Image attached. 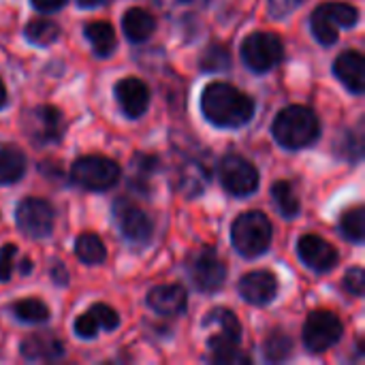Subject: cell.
I'll use <instances>...</instances> for the list:
<instances>
[{
	"mask_svg": "<svg viewBox=\"0 0 365 365\" xmlns=\"http://www.w3.org/2000/svg\"><path fill=\"white\" fill-rule=\"evenodd\" d=\"M201 109L212 124L222 128H237L252 120L255 101L231 83L214 81L201 94Z\"/></svg>",
	"mask_w": 365,
	"mask_h": 365,
	"instance_id": "6da1fadb",
	"label": "cell"
},
{
	"mask_svg": "<svg viewBox=\"0 0 365 365\" xmlns=\"http://www.w3.org/2000/svg\"><path fill=\"white\" fill-rule=\"evenodd\" d=\"M272 130L280 145L289 150H302L319 139L321 124L312 109L304 105H291L276 115Z\"/></svg>",
	"mask_w": 365,
	"mask_h": 365,
	"instance_id": "7a4b0ae2",
	"label": "cell"
},
{
	"mask_svg": "<svg viewBox=\"0 0 365 365\" xmlns=\"http://www.w3.org/2000/svg\"><path fill=\"white\" fill-rule=\"evenodd\" d=\"M231 240L240 255L248 259L261 257L272 244V222L263 212H246L235 218Z\"/></svg>",
	"mask_w": 365,
	"mask_h": 365,
	"instance_id": "3957f363",
	"label": "cell"
},
{
	"mask_svg": "<svg viewBox=\"0 0 365 365\" xmlns=\"http://www.w3.org/2000/svg\"><path fill=\"white\" fill-rule=\"evenodd\" d=\"M122 175V169L115 160L107 158V156H81L79 160H75L73 169H71V178L77 186L86 188V190H94V192H103L109 190L111 186L118 184Z\"/></svg>",
	"mask_w": 365,
	"mask_h": 365,
	"instance_id": "277c9868",
	"label": "cell"
},
{
	"mask_svg": "<svg viewBox=\"0 0 365 365\" xmlns=\"http://www.w3.org/2000/svg\"><path fill=\"white\" fill-rule=\"evenodd\" d=\"M186 272L192 287L201 293H216L227 280V265L210 246H203L190 255Z\"/></svg>",
	"mask_w": 365,
	"mask_h": 365,
	"instance_id": "5b68a950",
	"label": "cell"
},
{
	"mask_svg": "<svg viewBox=\"0 0 365 365\" xmlns=\"http://www.w3.org/2000/svg\"><path fill=\"white\" fill-rule=\"evenodd\" d=\"M244 64L257 73L272 71L284 58V45L274 32H252L242 43Z\"/></svg>",
	"mask_w": 365,
	"mask_h": 365,
	"instance_id": "8992f818",
	"label": "cell"
},
{
	"mask_svg": "<svg viewBox=\"0 0 365 365\" xmlns=\"http://www.w3.org/2000/svg\"><path fill=\"white\" fill-rule=\"evenodd\" d=\"M21 128L26 133V137L34 143V145H49L62 139L64 135V115L49 105H41L30 109L24 120H21Z\"/></svg>",
	"mask_w": 365,
	"mask_h": 365,
	"instance_id": "52a82bcc",
	"label": "cell"
},
{
	"mask_svg": "<svg viewBox=\"0 0 365 365\" xmlns=\"http://www.w3.org/2000/svg\"><path fill=\"white\" fill-rule=\"evenodd\" d=\"M344 334L342 321L329 310H317L304 325V344L312 353H325L340 342Z\"/></svg>",
	"mask_w": 365,
	"mask_h": 365,
	"instance_id": "ba28073f",
	"label": "cell"
},
{
	"mask_svg": "<svg viewBox=\"0 0 365 365\" xmlns=\"http://www.w3.org/2000/svg\"><path fill=\"white\" fill-rule=\"evenodd\" d=\"M220 182L227 192L235 197H248L259 188V171L257 167L240 154H229L220 160L218 167Z\"/></svg>",
	"mask_w": 365,
	"mask_h": 365,
	"instance_id": "9c48e42d",
	"label": "cell"
},
{
	"mask_svg": "<svg viewBox=\"0 0 365 365\" xmlns=\"http://www.w3.org/2000/svg\"><path fill=\"white\" fill-rule=\"evenodd\" d=\"M15 220H17V227L21 229V233H26L28 237L41 240L53 231L56 214L47 201L36 199V197H28L17 205Z\"/></svg>",
	"mask_w": 365,
	"mask_h": 365,
	"instance_id": "30bf717a",
	"label": "cell"
},
{
	"mask_svg": "<svg viewBox=\"0 0 365 365\" xmlns=\"http://www.w3.org/2000/svg\"><path fill=\"white\" fill-rule=\"evenodd\" d=\"M113 218L115 225L120 229V233L135 244H148L152 233H154V225L150 220V216L137 207L133 201L128 199H118L113 203Z\"/></svg>",
	"mask_w": 365,
	"mask_h": 365,
	"instance_id": "8fae6325",
	"label": "cell"
},
{
	"mask_svg": "<svg viewBox=\"0 0 365 365\" xmlns=\"http://www.w3.org/2000/svg\"><path fill=\"white\" fill-rule=\"evenodd\" d=\"M297 255L306 267L314 272H331L338 265V250L319 235H304L297 244Z\"/></svg>",
	"mask_w": 365,
	"mask_h": 365,
	"instance_id": "7c38bea8",
	"label": "cell"
},
{
	"mask_svg": "<svg viewBox=\"0 0 365 365\" xmlns=\"http://www.w3.org/2000/svg\"><path fill=\"white\" fill-rule=\"evenodd\" d=\"M278 293V280L272 272H250L240 280V295L252 306L269 304Z\"/></svg>",
	"mask_w": 365,
	"mask_h": 365,
	"instance_id": "4fadbf2b",
	"label": "cell"
},
{
	"mask_svg": "<svg viewBox=\"0 0 365 365\" xmlns=\"http://www.w3.org/2000/svg\"><path fill=\"white\" fill-rule=\"evenodd\" d=\"M115 98L128 118H141L150 105V90L141 79L126 77L115 86Z\"/></svg>",
	"mask_w": 365,
	"mask_h": 365,
	"instance_id": "5bb4252c",
	"label": "cell"
},
{
	"mask_svg": "<svg viewBox=\"0 0 365 365\" xmlns=\"http://www.w3.org/2000/svg\"><path fill=\"white\" fill-rule=\"evenodd\" d=\"M188 295L180 284H160L154 287L148 295V306L160 317H178L184 312Z\"/></svg>",
	"mask_w": 365,
	"mask_h": 365,
	"instance_id": "9a60e30c",
	"label": "cell"
},
{
	"mask_svg": "<svg viewBox=\"0 0 365 365\" xmlns=\"http://www.w3.org/2000/svg\"><path fill=\"white\" fill-rule=\"evenodd\" d=\"M120 325V317L113 308L105 306V304H96L92 306L86 314H81L75 321V331L81 338H96V334L101 329L111 331Z\"/></svg>",
	"mask_w": 365,
	"mask_h": 365,
	"instance_id": "2e32d148",
	"label": "cell"
},
{
	"mask_svg": "<svg viewBox=\"0 0 365 365\" xmlns=\"http://www.w3.org/2000/svg\"><path fill=\"white\" fill-rule=\"evenodd\" d=\"M334 73L353 94H361L365 90L364 56L359 51L340 53L334 62Z\"/></svg>",
	"mask_w": 365,
	"mask_h": 365,
	"instance_id": "e0dca14e",
	"label": "cell"
},
{
	"mask_svg": "<svg viewBox=\"0 0 365 365\" xmlns=\"http://www.w3.org/2000/svg\"><path fill=\"white\" fill-rule=\"evenodd\" d=\"M19 351L28 361H53L64 353L62 342L51 334H32L24 338Z\"/></svg>",
	"mask_w": 365,
	"mask_h": 365,
	"instance_id": "ac0fdd59",
	"label": "cell"
},
{
	"mask_svg": "<svg viewBox=\"0 0 365 365\" xmlns=\"http://www.w3.org/2000/svg\"><path fill=\"white\" fill-rule=\"evenodd\" d=\"M122 30H124V34H126L128 41L141 43V41H148L154 34L156 19L145 9L135 6V9H130V11L124 13V17H122Z\"/></svg>",
	"mask_w": 365,
	"mask_h": 365,
	"instance_id": "d6986e66",
	"label": "cell"
},
{
	"mask_svg": "<svg viewBox=\"0 0 365 365\" xmlns=\"http://www.w3.org/2000/svg\"><path fill=\"white\" fill-rule=\"evenodd\" d=\"M240 342L225 338V336H212L207 346H210V361L218 365H246L250 364V357L244 355L237 346Z\"/></svg>",
	"mask_w": 365,
	"mask_h": 365,
	"instance_id": "ffe728a7",
	"label": "cell"
},
{
	"mask_svg": "<svg viewBox=\"0 0 365 365\" xmlns=\"http://www.w3.org/2000/svg\"><path fill=\"white\" fill-rule=\"evenodd\" d=\"M26 173V156L17 145L0 143V186L15 184Z\"/></svg>",
	"mask_w": 365,
	"mask_h": 365,
	"instance_id": "44dd1931",
	"label": "cell"
},
{
	"mask_svg": "<svg viewBox=\"0 0 365 365\" xmlns=\"http://www.w3.org/2000/svg\"><path fill=\"white\" fill-rule=\"evenodd\" d=\"M83 32L98 58H109L115 51V30L109 21H88Z\"/></svg>",
	"mask_w": 365,
	"mask_h": 365,
	"instance_id": "7402d4cb",
	"label": "cell"
},
{
	"mask_svg": "<svg viewBox=\"0 0 365 365\" xmlns=\"http://www.w3.org/2000/svg\"><path fill=\"white\" fill-rule=\"evenodd\" d=\"M210 182V169L201 160H188L180 169V190L186 192V197H197L203 192V188Z\"/></svg>",
	"mask_w": 365,
	"mask_h": 365,
	"instance_id": "603a6c76",
	"label": "cell"
},
{
	"mask_svg": "<svg viewBox=\"0 0 365 365\" xmlns=\"http://www.w3.org/2000/svg\"><path fill=\"white\" fill-rule=\"evenodd\" d=\"M75 255L81 263L86 265H101L107 259L105 244L101 242L98 235L94 233H81L75 240Z\"/></svg>",
	"mask_w": 365,
	"mask_h": 365,
	"instance_id": "cb8c5ba5",
	"label": "cell"
},
{
	"mask_svg": "<svg viewBox=\"0 0 365 365\" xmlns=\"http://www.w3.org/2000/svg\"><path fill=\"white\" fill-rule=\"evenodd\" d=\"M312 34L321 45H334L338 41V24L327 11V4H321L312 13Z\"/></svg>",
	"mask_w": 365,
	"mask_h": 365,
	"instance_id": "d4e9b609",
	"label": "cell"
},
{
	"mask_svg": "<svg viewBox=\"0 0 365 365\" xmlns=\"http://www.w3.org/2000/svg\"><path fill=\"white\" fill-rule=\"evenodd\" d=\"M272 199L278 207V212L287 218H293L299 214V199L293 190V184L287 180H280L272 186Z\"/></svg>",
	"mask_w": 365,
	"mask_h": 365,
	"instance_id": "484cf974",
	"label": "cell"
},
{
	"mask_svg": "<svg viewBox=\"0 0 365 365\" xmlns=\"http://www.w3.org/2000/svg\"><path fill=\"white\" fill-rule=\"evenodd\" d=\"M340 231L342 235L353 244H364L365 237V212L364 207H353L342 214L340 218Z\"/></svg>",
	"mask_w": 365,
	"mask_h": 365,
	"instance_id": "4316f807",
	"label": "cell"
},
{
	"mask_svg": "<svg viewBox=\"0 0 365 365\" xmlns=\"http://www.w3.org/2000/svg\"><path fill=\"white\" fill-rule=\"evenodd\" d=\"M15 319L24 321V323H30V325H36V323H45L49 319V308L41 302V299H21V302H15L11 306Z\"/></svg>",
	"mask_w": 365,
	"mask_h": 365,
	"instance_id": "83f0119b",
	"label": "cell"
},
{
	"mask_svg": "<svg viewBox=\"0 0 365 365\" xmlns=\"http://www.w3.org/2000/svg\"><path fill=\"white\" fill-rule=\"evenodd\" d=\"M263 353H265V359L272 361V364L284 361V359H289V355L293 353V342H291V338H289L284 331L276 329V331H272V334L265 338V342H263Z\"/></svg>",
	"mask_w": 365,
	"mask_h": 365,
	"instance_id": "f1b7e54d",
	"label": "cell"
},
{
	"mask_svg": "<svg viewBox=\"0 0 365 365\" xmlns=\"http://www.w3.org/2000/svg\"><path fill=\"white\" fill-rule=\"evenodd\" d=\"M26 36L34 45H51L60 36V26L51 19H30L26 26Z\"/></svg>",
	"mask_w": 365,
	"mask_h": 365,
	"instance_id": "f546056e",
	"label": "cell"
},
{
	"mask_svg": "<svg viewBox=\"0 0 365 365\" xmlns=\"http://www.w3.org/2000/svg\"><path fill=\"white\" fill-rule=\"evenodd\" d=\"M231 66V51L222 43H212L201 56V68L207 73H220Z\"/></svg>",
	"mask_w": 365,
	"mask_h": 365,
	"instance_id": "4dcf8cb0",
	"label": "cell"
},
{
	"mask_svg": "<svg viewBox=\"0 0 365 365\" xmlns=\"http://www.w3.org/2000/svg\"><path fill=\"white\" fill-rule=\"evenodd\" d=\"M210 323L220 325V336L240 342V338H242V325H240L237 317H235L231 310H225V308L212 310V312L205 317V325H210Z\"/></svg>",
	"mask_w": 365,
	"mask_h": 365,
	"instance_id": "1f68e13d",
	"label": "cell"
},
{
	"mask_svg": "<svg viewBox=\"0 0 365 365\" xmlns=\"http://www.w3.org/2000/svg\"><path fill=\"white\" fill-rule=\"evenodd\" d=\"M158 158L156 156H148V154H137L133 160V184H139L141 190L143 186L152 180V175L158 171Z\"/></svg>",
	"mask_w": 365,
	"mask_h": 365,
	"instance_id": "d6a6232c",
	"label": "cell"
},
{
	"mask_svg": "<svg viewBox=\"0 0 365 365\" xmlns=\"http://www.w3.org/2000/svg\"><path fill=\"white\" fill-rule=\"evenodd\" d=\"M327 11L338 24V28H353L359 21V11L346 2H327Z\"/></svg>",
	"mask_w": 365,
	"mask_h": 365,
	"instance_id": "836d02e7",
	"label": "cell"
},
{
	"mask_svg": "<svg viewBox=\"0 0 365 365\" xmlns=\"http://www.w3.org/2000/svg\"><path fill=\"white\" fill-rule=\"evenodd\" d=\"M344 289L355 295V297H361L365 291V272L361 267H353L349 269V274L344 276Z\"/></svg>",
	"mask_w": 365,
	"mask_h": 365,
	"instance_id": "e575fe53",
	"label": "cell"
},
{
	"mask_svg": "<svg viewBox=\"0 0 365 365\" xmlns=\"http://www.w3.org/2000/svg\"><path fill=\"white\" fill-rule=\"evenodd\" d=\"M17 255V248L15 244H4L2 250H0V282H9L11 280V274H13V259Z\"/></svg>",
	"mask_w": 365,
	"mask_h": 365,
	"instance_id": "d590c367",
	"label": "cell"
},
{
	"mask_svg": "<svg viewBox=\"0 0 365 365\" xmlns=\"http://www.w3.org/2000/svg\"><path fill=\"white\" fill-rule=\"evenodd\" d=\"M304 0H269V13H272V17H287Z\"/></svg>",
	"mask_w": 365,
	"mask_h": 365,
	"instance_id": "8d00e7d4",
	"label": "cell"
},
{
	"mask_svg": "<svg viewBox=\"0 0 365 365\" xmlns=\"http://www.w3.org/2000/svg\"><path fill=\"white\" fill-rule=\"evenodd\" d=\"M68 0H32L34 9L43 11V13H53L58 9H62Z\"/></svg>",
	"mask_w": 365,
	"mask_h": 365,
	"instance_id": "74e56055",
	"label": "cell"
},
{
	"mask_svg": "<svg viewBox=\"0 0 365 365\" xmlns=\"http://www.w3.org/2000/svg\"><path fill=\"white\" fill-rule=\"evenodd\" d=\"M105 0H77V4L79 6H83V9H94V6H98V4H103Z\"/></svg>",
	"mask_w": 365,
	"mask_h": 365,
	"instance_id": "f35d334b",
	"label": "cell"
},
{
	"mask_svg": "<svg viewBox=\"0 0 365 365\" xmlns=\"http://www.w3.org/2000/svg\"><path fill=\"white\" fill-rule=\"evenodd\" d=\"M6 103V88H4V83H2V79H0V107Z\"/></svg>",
	"mask_w": 365,
	"mask_h": 365,
	"instance_id": "ab89813d",
	"label": "cell"
}]
</instances>
